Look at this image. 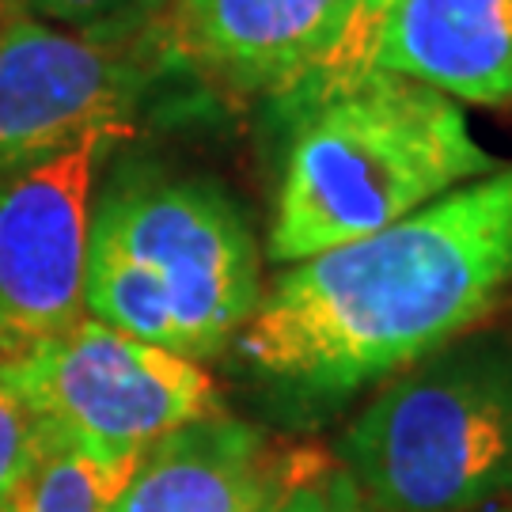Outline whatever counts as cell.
Masks as SVG:
<instances>
[{"label":"cell","instance_id":"cell-1","mask_svg":"<svg viewBox=\"0 0 512 512\" xmlns=\"http://www.w3.org/2000/svg\"><path fill=\"white\" fill-rule=\"evenodd\" d=\"M512 289V167L372 236L289 262L232 338L243 372L330 406L448 346Z\"/></svg>","mask_w":512,"mask_h":512},{"label":"cell","instance_id":"cell-2","mask_svg":"<svg viewBox=\"0 0 512 512\" xmlns=\"http://www.w3.org/2000/svg\"><path fill=\"white\" fill-rule=\"evenodd\" d=\"M285 129L274 262L372 236L497 171L452 95L387 69L300 107Z\"/></svg>","mask_w":512,"mask_h":512},{"label":"cell","instance_id":"cell-3","mask_svg":"<svg viewBox=\"0 0 512 512\" xmlns=\"http://www.w3.org/2000/svg\"><path fill=\"white\" fill-rule=\"evenodd\" d=\"M334 459L384 512H475L512 494V338H452L395 372Z\"/></svg>","mask_w":512,"mask_h":512},{"label":"cell","instance_id":"cell-4","mask_svg":"<svg viewBox=\"0 0 512 512\" xmlns=\"http://www.w3.org/2000/svg\"><path fill=\"white\" fill-rule=\"evenodd\" d=\"M92 236L160 289L175 349L190 361L232 346L262 296V258L239 205L205 179L133 171L103 190Z\"/></svg>","mask_w":512,"mask_h":512},{"label":"cell","instance_id":"cell-5","mask_svg":"<svg viewBox=\"0 0 512 512\" xmlns=\"http://www.w3.org/2000/svg\"><path fill=\"white\" fill-rule=\"evenodd\" d=\"M0 368L50 437L107 459H141L186 421L220 410L202 361L92 315L27 353L0 357Z\"/></svg>","mask_w":512,"mask_h":512},{"label":"cell","instance_id":"cell-6","mask_svg":"<svg viewBox=\"0 0 512 512\" xmlns=\"http://www.w3.org/2000/svg\"><path fill=\"white\" fill-rule=\"evenodd\" d=\"M133 122L99 126L54 156L0 175V357L84 319L95 179Z\"/></svg>","mask_w":512,"mask_h":512},{"label":"cell","instance_id":"cell-7","mask_svg":"<svg viewBox=\"0 0 512 512\" xmlns=\"http://www.w3.org/2000/svg\"><path fill=\"white\" fill-rule=\"evenodd\" d=\"M148 65L27 8L0 12V175L38 164L99 126L133 122Z\"/></svg>","mask_w":512,"mask_h":512},{"label":"cell","instance_id":"cell-8","mask_svg":"<svg viewBox=\"0 0 512 512\" xmlns=\"http://www.w3.org/2000/svg\"><path fill=\"white\" fill-rule=\"evenodd\" d=\"M330 459L213 410L156 440L137 459L118 512H274Z\"/></svg>","mask_w":512,"mask_h":512},{"label":"cell","instance_id":"cell-9","mask_svg":"<svg viewBox=\"0 0 512 512\" xmlns=\"http://www.w3.org/2000/svg\"><path fill=\"white\" fill-rule=\"evenodd\" d=\"M342 0H171V50L228 92L285 103L315 73Z\"/></svg>","mask_w":512,"mask_h":512},{"label":"cell","instance_id":"cell-10","mask_svg":"<svg viewBox=\"0 0 512 512\" xmlns=\"http://www.w3.org/2000/svg\"><path fill=\"white\" fill-rule=\"evenodd\" d=\"M376 69L486 107H512V0H399Z\"/></svg>","mask_w":512,"mask_h":512},{"label":"cell","instance_id":"cell-11","mask_svg":"<svg viewBox=\"0 0 512 512\" xmlns=\"http://www.w3.org/2000/svg\"><path fill=\"white\" fill-rule=\"evenodd\" d=\"M133 467L137 459L95 456L50 437L23 512H118Z\"/></svg>","mask_w":512,"mask_h":512},{"label":"cell","instance_id":"cell-12","mask_svg":"<svg viewBox=\"0 0 512 512\" xmlns=\"http://www.w3.org/2000/svg\"><path fill=\"white\" fill-rule=\"evenodd\" d=\"M399 8V0H342V23L338 35L327 46L323 61L315 65V73L296 88L285 103H277V118L285 122L308 103H319L327 95L342 92L349 84H357L361 76L376 69V50H380V35H384L387 16Z\"/></svg>","mask_w":512,"mask_h":512},{"label":"cell","instance_id":"cell-13","mask_svg":"<svg viewBox=\"0 0 512 512\" xmlns=\"http://www.w3.org/2000/svg\"><path fill=\"white\" fill-rule=\"evenodd\" d=\"M46 444L42 421L0 368V512H23Z\"/></svg>","mask_w":512,"mask_h":512},{"label":"cell","instance_id":"cell-14","mask_svg":"<svg viewBox=\"0 0 512 512\" xmlns=\"http://www.w3.org/2000/svg\"><path fill=\"white\" fill-rule=\"evenodd\" d=\"M274 512H384L365 497V490L349 478V471L330 459L327 467L304 486H296Z\"/></svg>","mask_w":512,"mask_h":512},{"label":"cell","instance_id":"cell-15","mask_svg":"<svg viewBox=\"0 0 512 512\" xmlns=\"http://www.w3.org/2000/svg\"><path fill=\"white\" fill-rule=\"evenodd\" d=\"M31 16L50 19V23H69V27H99L122 12H129L137 0H16Z\"/></svg>","mask_w":512,"mask_h":512}]
</instances>
